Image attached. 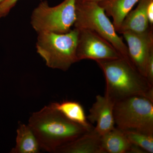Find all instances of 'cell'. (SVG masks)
Returning <instances> with one entry per match:
<instances>
[{
    "mask_svg": "<svg viewBox=\"0 0 153 153\" xmlns=\"http://www.w3.org/2000/svg\"><path fill=\"white\" fill-rule=\"evenodd\" d=\"M28 125L41 149L50 153L90 131L69 120L51 104L33 113Z\"/></svg>",
    "mask_w": 153,
    "mask_h": 153,
    "instance_id": "6da1fadb",
    "label": "cell"
},
{
    "mask_svg": "<svg viewBox=\"0 0 153 153\" xmlns=\"http://www.w3.org/2000/svg\"><path fill=\"white\" fill-rule=\"evenodd\" d=\"M96 62L105 77V94L115 102L136 95L143 96L153 100V86L128 60L120 57Z\"/></svg>",
    "mask_w": 153,
    "mask_h": 153,
    "instance_id": "7a4b0ae2",
    "label": "cell"
},
{
    "mask_svg": "<svg viewBox=\"0 0 153 153\" xmlns=\"http://www.w3.org/2000/svg\"><path fill=\"white\" fill-rule=\"evenodd\" d=\"M78 33V29L75 28L63 34L38 33L37 52L49 68L67 71L78 61L76 56Z\"/></svg>",
    "mask_w": 153,
    "mask_h": 153,
    "instance_id": "3957f363",
    "label": "cell"
},
{
    "mask_svg": "<svg viewBox=\"0 0 153 153\" xmlns=\"http://www.w3.org/2000/svg\"><path fill=\"white\" fill-rule=\"evenodd\" d=\"M76 16L74 28L87 29L97 33L109 42L123 58L131 63L123 39L118 35L112 22L98 3H76Z\"/></svg>",
    "mask_w": 153,
    "mask_h": 153,
    "instance_id": "277c9868",
    "label": "cell"
},
{
    "mask_svg": "<svg viewBox=\"0 0 153 153\" xmlns=\"http://www.w3.org/2000/svg\"><path fill=\"white\" fill-rule=\"evenodd\" d=\"M114 117L117 128L153 134V100L133 96L116 102Z\"/></svg>",
    "mask_w": 153,
    "mask_h": 153,
    "instance_id": "5b68a950",
    "label": "cell"
},
{
    "mask_svg": "<svg viewBox=\"0 0 153 153\" xmlns=\"http://www.w3.org/2000/svg\"><path fill=\"white\" fill-rule=\"evenodd\" d=\"M76 18L75 0H64L54 7L49 6L47 1H42L32 12L30 23L37 33L63 34L71 30Z\"/></svg>",
    "mask_w": 153,
    "mask_h": 153,
    "instance_id": "8992f818",
    "label": "cell"
},
{
    "mask_svg": "<svg viewBox=\"0 0 153 153\" xmlns=\"http://www.w3.org/2000/svg\"><path fill=\"white\" fill-rule=\"evenodd\" d=\"M76 56L83 60H111L122 57L109 42L93 31L78 29Z\"/></svg>",
    "mask_w": 153,
    "mask_h": 153,
    "instance_id": "52a82bcc",
    "label": "cell"
},
{
    "mask_svg": "<svg viewBox=\"0 0 153 153\" xmlns=\"http://www.w3.org/2000/svg\"><path fill=\"white\" fill-rule=\"evenodd\" d=\"M121 34L126 42L131 62L145 77L147 62L153 49V28L143 33L126 31Z\"/></svg>",
    "mask_w": 153,
    "mask_h": 153,
    "instance_id": "ba28073f",
    "label": "cell"
},
{
    "mask_svg": "<svg viewBox=\"0 0 153 153\" xmlns=\"http://www.w3.org/2000/svg\"><path fill=\"white\" fill-rule=\"evenodd\" d=\"M115 102L107 96L98 95L89 111L88 120L96 123L94 131L102 136L114 128V108Z\"/></svg>",
    "mask_w": 153,
    "mask_h": 153,
    "instance_id": "9c48e42d",
    "label": "cell"
},
{
    "mask_svg": "<svg viewBox=\"0 0 153 153\" xmlns=\"http://www.w3.org/2000/svg\"><path fill=\"white\" fill-rule=\"evenodd\" d=\"M101 136L93 129L59 148L58 153H102Z\"/></svg>",
    "mask_w": 153,
    "mask_h": 153,
    "instance_id": "30bf717a",
    "label": "cell"
},
{
    "mask_svg": "<svg viewBox=\"0 0 153 153\" xmlns=\"http://www.w3.org/2000/svg\"><path fill=\"white\" fill-rule=\"evenodd\" d=\"M149 0H140L138 5L128 14L117 33L126 31L143 33L151 28L147 16L146 8Z\"/></svg>",
    "mask_w": 153,
    "mask_h": 153,
    "instance_id": "8fae6325",
    "label": "cell"
},
{
    "mask_svg": "<svg viewBox=\"0 0 153 153\" xmlns=\"http://www.w3.org/2000/svg\"><path fill=\"white\" fill-rule=\"evenodd\" d=\"M100 145L102 153H129L132 144L122 130L115 127L101 136Z\"/></svg>",
    "mask_w": 153,
    "mask_h": 153,
    "instance_id": "7c38bea8",
    "label": "cell"
},
{
    "mask_svg": "<svg viewBox=\"0 0 153 153\" xmlns=\"http://www.w3.org/2000/svg\"><path fill=\"white\" fill-rule=\"evenodd\" d=\"M140 0H105L98 3L107 16L112 17L117 32L128 14Z\"/></svg>",
    "mask_w": 153,
    "mask_h": 153,
    "instance_id": "4fadbf2b",
    "label": "cell"
},
{
    "mask_svg": "<svg viewBox=\"0 0 153 153\" xmlns=\"http://www.w3.org/2000/svg\"><path fill=\"white\" fill-rule=\"evenodd\" d=\"M51 104L69 120L88 130L93 129L94 128L88 121L84 108L78 102L65 100L60 102H53Z\"/></svg>",
    "mask_w": 153,
    "mask_h": 153,
    "instance_id": "5bb4252c",
    "label": "cell"
},
{
    "mask_svg": "<svg viewBox=\"0 0 153 153\" xmlns=\"http://www.w3.org/2000/svg\"><path fill=\"white\" fill-rule=\"evenodd\" d=\"M37 138L28 125L21 124L17 130L16 145L12 153H38L41 150Z\"/></svg>",
    "mask_w": 153,
    "mask_h": 153,
    "instance_id": "9a60e30c",
    "label": "cell"
},
{
    "mask_svg": "<svg viewBox=\"0 0 153 153\" xmlns=\"http://www.w3.org/2000/svg\"><path fill=\"white\" fill-rule=\"evenodd\" d=\"M123 131L132 144L141 148L146 153H153V134L132 131Z\"/></svg>",
    "mask_w": 153,
    "mask_h": 153,
    "instance_id": "2e32d148",
    "label": "cell"
},
{
    "mask_svg": "<svg viewBox=\"0 0 153 153\" xmlns=\"http://www.w3.org/2000/svg\"><path fill=\"white\" fill-rule=\"evenodd\" d=\"M19 0H4L0 3V19L7 16Z\"/></svg>",
    "mask_w": 153,
    "mask_h": 153,
    "instance_id": "e0dca14e",
    "label": "cell"
},
{
    "mask_svg": "<svg viewBox=\"0 0 153 153\" xmlns=\"http://www.w3.org/2000/svg\"><path fill=\"white\" fill-rule=\"evenodd\" d=\"M145 77L149 83L153 86V49L151 51L147 62Z\"/></svg>",
    "mask_w": 153,
    "mask_h": 153,
    "instance_id": "ac0fdd59",
    "label": "cell"
},
{
    "mask_svg": "<svg viewBox=\"0 0 153 153\" xmlns=\"http://www.w3.org/2000/svg\"><path fill=\"white\" fill-rule=\"evenodd\" d=\"M147 16L149 25L151 28H153V0H149L146 8Z\"/></svg>",
    "mask_w": 153,
    "mask_h": 153,
    "instance_id": "d6986e66",
    "label": "cell"
},
{
    "mask_svg": "<svg viewBox=\"0 0 153 153\" xmlns=\"http://www.w3.org/2000/svg\"><path fill=\"white\" fill-rule=\"evenodd\" d=\"M105 0H75L76 3L83 2H95L99 3Z\"/></svg>",
    "mask_w": 153,
    "mask_h": 153,
    "instance_id": "ffe728a7",
    "label": "cell"
},
{
    "mask_svg": "<svg viewBox=\"0 0 153 153\" xmlns=\"http://www.w3.org/2000/svg\"><path fill=\"white\" fill-rule=\"evenodd\" d=\"M4 1V0H0V3H1V2L2 1Z\"/></svg>",
    "mask_w": 153,
    "mask_h": 153,
    "instance_id": "44dd1931",
    "label": "cell"
}]
</instances>
